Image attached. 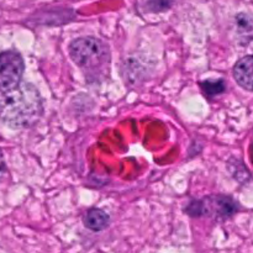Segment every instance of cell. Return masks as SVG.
Segmentation results:
<instances>
[{
	"instance_id": "6da1fadb",
	"label": "cell",
	"mask_w": 253,
	"mask_h": 253,
	"mask_svg": "<svg viewBox=\"0 0 253 253\" xmlns=\"http://www.w3.org/2000/svg\"><path fill=\"white\" fill-rule=\"evenodd\" d=\"M42 99L36 86L20 83L0 94V120L12 128L30 127L42 115Z\"/></svg>"
},
{
	"instance_id": "7a4b0ae2",
	"label": "cell",
	"mask_w": 253,
	"mask_h": 253,
	"mask_svg": "<svg viewBox=\"0 0 253 253\" xmlns=\"http://www.w3.org/2000/svg\"><path fill=\"white\" fill-rule=\"evenodd\" d=\"M69 54L74 63L90 77L103 73L110 62L108 46L95 37L74 40L69 46Z\"/></svg>"
},
{
	"instance_id": "3957f363",
	"label": "cell",
	"mask_w": 253,
	"mask_h": 253,
	"mask_svg": "<svg viewBox=\"0 0 253 253\" xmlns=\"http://www.w3.org/2000/svg\"><path fill=\"white\" fill-rule=\"evenodd\" d=\"M239 209V205L232 198L225 195L205 198L203 200H194L187 207L185 211L192 216H203V215H211L214 217L232 216Z\"/></svg>"
},
{
	"instance_id": "277c9868",
	"label": "cell",
	"mask_w": 253,
	"mask_h": 253,
	"mask_svg": "<svg viewBox=\"0 0 253 253\" xmlns=\"http://www.w3.org/2000/svg\"><path fill=\"white\" fill-rule=\"evenodd\" d=\"M24 68V59L20 53L15 51L0 53V94L21 83Z\"/></svg>"
},
{
	"instance_id": "5b68a950",
	"label": "cell",
	"mask_w": 253,
	"mask_h": 253,
	"mask_svg": "<svg viewBox=\"0 0 253 253\" xmlns=\"http://www.w3.org/2000/svg\"><path fill=\"white\" fill-rule=\"evenodd\" d=\"M234 78L240 86L253 91V56H246L236 62L234 67Z\"/></svg>"
},
{
	"instance_id": "8992f818",
	"label": "cell",
	"mask_w": 253,
	"mask_h": 253,
	"mask_svg": "<svg viewBox=\"0 0 253 253\" xmlns=\"http://www.w3.org/2000/svg\"><path fill=\"white\" fill-rule=\"evenodd\" d=\"M83 222L85 227H88L91 231H101V230L108 227L109 222H110V217L104 210L93 208V209H89L85 212Z\"/></svg>"
},
{
	"instance_id": "52a82bcc",
	"label": "cell",
	"mask_w": 253,
	"mask_h": 253,
	"mask_svg": "<svg viewBox=\"0 0 253 253\" xmlns=\"http://www.w3.org/2000/svg\"><path fill=\"white\" fill-rule=\"evenodd\" d=\"M202 89L208 96L219 95L225 91V83L222 81H207L202 83Z\"/></svg>"
},
{
	"instance_id": "ba28073f",
	"label": "cell",
	"mask_w": 253,
	"mask_h": 253,
	"mask_svg": "<svg viewBox=\"0 0 253 253\" xmlns=\"http://www.w3.org/2000/svg\"><path fill=\"white\" fill-rule=\"evenodd\" d=\"M237 26H239V32H241L244 36L245 35L250 36L253 34V19L249 15H239L237 16Z\"/></svg>"
},
{
	"instance_id": "9c48e42d",
	"label": "cell",
	"mask_w": 253,
	"mask_h": 253,
	"mask_svg": "<svg viewBox=\"0 0 253 253\" xmlns=\"http://www.w3.org/2000/svg\"><path fill=\"white\" fill-rule=\"evenodd\" d=\"M173 1L174 0H150L148 7L152 11H163V10L168 9L173 4Z\"/></svg>"
},
{
	"instance_id": "30bf717a",
	"label": "cell",
	"mask_w": 253,
	"mask_h": 253,
	"mask_svg": "<svg viewBox=\"0 0 253 253\" xmlns=\"http://www.w3.org/2000/svg\"><path fill=\"white\" fill-rule=\"evenodd\" d=\"M5 173H6V165H5V160H4V155H2L1 150H0V182L4 178Z\"/></svg>"
}]
</instances>
